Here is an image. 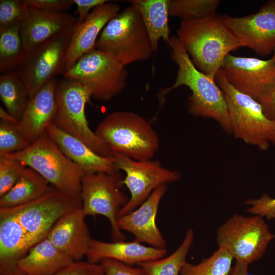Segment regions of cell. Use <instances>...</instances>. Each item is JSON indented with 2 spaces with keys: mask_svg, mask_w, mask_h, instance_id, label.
<instances>
[{
  "mask_svg": "<svg viewBox=\"0 0 275 275\" xmlns=\"http://www.w3.org/2000/svg\"><path fill=\"white\" fill-rule=\"evenodd\" d=\"M167 44L170 48L171 59L178 69L174 84L159 92L160 99L162 100L172 90L182 86H186L191 92L187 100L188 113L195 117L212 119L227 133H231L226 99L215 80L197 68L176 36L170 37Z\"/></svg>",
  "mask_w": 275,
  "mask_h": 275,
  "instance_id": "1",
  "label": "cell"
},
{
  "mask_svg": "<svg viewBox=\"0 0 275 275\" xmlns=\"http://www.w3.org/2000/svg\"><path fill=\"white\" fill-rule=\"evenodd\" d=\"M195 66L214 79L230 52L241 47L225 24L223 15L181 20L177 36Z\"/></svg>",
  "mask_w": 275,
  "mask_h": 275,
  "instance_id": "2",
  "label": "cell"
},
{
  "mask_svg": "<svg viewBox=\"0 0 275 275\" xmlns=\"http://www.w3.org/2000/svg\"><path fill=\"white\" fill-rule=\"evenodd\" d=\"M95 132L112 154H120L134 160L151 159L159 148V136L150 122L133 112L108 114Z\"/></svg>",
  "mask_w": 275,
  "mask_h": 275,
  "instance_id": "3",
  "label": "cell"
},
{
  "mask_svg": "<svg viewBox=\"0 0 275 275\" xmlns=\"http://www.w3.org/2000/svg\"><path fill=\"white\" fill-rule=\"evenodd\" d=\"M95 49L111 52L123 65L149 59L154 53L140 12L131 3L109 20L101 31Z\"/></svg>",
  "mask_w": 275,
  "mask_h": 275,
  "instance_id": "4",
  "label": "cell"
},
{
  "mask_svg": "<svg viewBox=\"0 0 275 275\" xmlns=\"http://www.w3.org/2000/svg\"><path fill=\"white\" fill-rule=\"evenodd\" d=\"M215 80L226 99L231 133L261 151L275 146V123L265 116L261 104L234 88L221 69Z\"/></svg>",
  "mask_w": 275,
  "mask_h": 275,
  "instance_id": "5",
  "label": "cell"
},
{
  "mask_svg": "<svg viewBox=\"0 0 275 275\" xmlns=\"http://www.w3.org/2000/svg\"><path fill=\"white\" fill-rule=\"evenodd\" d=\"M17 160L45 178L57 190L80 194L84 171L45 132L25 149L0 155Z\"/></svg>",
  "mask_w": 275,
  "mask_h": 275,
  "instance_id": "6",
  "label": "cell"
},
{
  "mask_svg": "<svg viewBox=\"0 0 275 275\" xmlns=\"http://www.w3.org/2000/svg\"><path fill=\"white\" fill-rule=\"evenodd\" d=\"M63 76L82 83L92 98L108 101L125 90L128 72L112 53L95 49L80 57Z\"/></svg>",
  "mask_w": 275,
  "mask_h": 275,
  "instance_id": "7",
  "label": "cell"
},
{
  "mask_svg": "<svg viewBox=\"0 0 275 275\" xmlns=\"http://www.w3.org/2000/svg\"><path fill=\"white\" fill-rule=\"evenodd\" d=\"M56 94L58 108L53 123L98 154L112 156L107 145L89 126L85 108L92 98L90 91L80 81L65 78L58 82Z\"/></svg>",
  "mask_w": 275,
  "mask_h": 275,
  "instance_id": "8",
  "label": "cell"
},
{
  "mask_svg": "<svg viewBox=\"0 0 275 275\" xmlns=\"http://www.w3.org/2000/svg\"><path fill=\"white\" fill-rule=\"evenodd\" d=\"M123 178L119 171L114 173H84L81 180V209L86 216L101 215L109 221L113 241H126L118 227L119 211L129 198L123 192Z\"/></svg>",
  "mask_w": 275,
  "mask_h": 275,
  "instance_id": "9",
  "label": "cell"
},
{
  "mask_svg": "<svg viewBox=\"0 0 275 275\" xmlns=\"http://www.w3.org/2000/svg\"><path fill=\"white\" fill-rule=\"evenodd\" d=\"M274 237L263 217L257 215L234 214L216 232L218 248L226 250L236 261L249 265L262 257Z\"/></svg>",
  "mask_w": 275,
  "mask_h": 275,
  "instance_id": "10",
  "label": "cell"
},
{
  "mask_svg": "<svg viewBox=\"0 0 275 275\" xmlns=\"http://www.w3.org/2000/svg\"><path fill=\"white\" fill-rule=\"evenodd\" d=\"M81 206L80 194L56 189L31 202L5 209L16 219L34 246L47 236L61 217Z\"/></svg>",
  "mask_w": 275,
  "mask_h": 275,
  "instance_id": "11",
  "label": "cell"
},
{
  "mask_svg": "<svg viewBox=\"0 0 275 275\" xmlns=\"http://www.w3.org/2000/svg\"><path fill=\"white\" fill-rule=\"evenodd\" d=\"M115 167L126 176L123 179L130 193L127 203L119 211L117 218L140 206L158 187L174 183L181 178L177 171L162 166L158 160H137L122 154H112Z\"/></svg>",
  "mask_w": 275,
  "mask_h": 275,
  "instance_id": "12",
  "label": "cell"
},
{
  "mask_svg": "<svg viewBox=\"0 0 275 275\" xmlns=\"http://www.w3.org/2000/svg\"><path fill=\"white\" fill-rule=\"evenodd\" d=\"M72 30L55 36L26 52L16 72L24 83L30 98L56 75L65 72Z\"/></svg>",
  "mask_w": 275,
  "mask_h": 275,
  "instance_id": "13",
  "label": "cell"
},
{
  "mask_svg": "<svg viewBox=\"0 0 275 275\" xmlns=\"http://www.w3.org/2000/svg\"><path fill=\"white\" fill-rule=\"evenodd\" d=\"M221 69L234 88L260 103L275 89V51L268 60L229 53Z\"/></svg>",
  "mask_w": 275,
  "mask_h": 275,
  "instance_id": "14",
  "label": "cell"
},
{
  "mask_svg": "<svg viewBox=\"0 0 275 275\" xmlns=\"http://www.w3.org/2000/svg\"><path fill=\"white\" fill-rule=\"evenodd\" d=\"M225 24L241 47L261 56L275 51V0H269L257 12L242 17L223 15Z\"/></svg>",
  "mask_w": 275,
  "mask_h": 275,
  "instance_id": "15",
  "label": "cell"
},
{
  "mask_svg": "<svg viewBox=\"0 0 275 275\" xmlns=\"http://www.w3.org/2000/svg\"><path fill=\"white\" fill-rule=\"evenodd\" d=\"M167 184L156 188L150 196L132 211L117 218L120 230L132 234L135 240L158 249H167V242L156 223L160 202L167 192Z\"/></svg>",
  "mask_w": 275,
  "mask_h": 275,
  "instance_id": "16",
  "label": "cell"
},
{
  "mask_svg": "<svg viewBox=\"0 0 275 275\" xmlns=\"http://www.w3.org/2000/svg\"><path fill=\"white\" fill-rule=\"evenodd\" d=\"M120 9L119 5L107 2L94 8L82 22H76L66 56L65 72L82 56L95 49L101 31Z\"/></svg>",
  "mask_w": 275,
  "mask_h": 275,
  "instance_id": "17",
  "label": "cell"
},
{
  "mask_svg": "<svg viewBox=\"0 0 275 275\" xmlns=\"http://www.w3.org/2000/svg\"><path fill=\"white\" fill-rule=\"evenodd\" d=\"M58 79L53 78L30 98L17 128L31 144L44 134L53 123L57 112L56 88Z\"/></svg>",
  "mask_w": 275,
  "mask_h": 275,
  "instance_id": "18",
  "label": "cell"
},
{
  "mask_svg": "<svg viewBox=\"0 0 275 275\" xmlns=\"http://www.w3.org/2000/svg\"><path fill=\"white\" fill-rule=\"evenodd\" d=\"M81 207L71 210L54 224L47 237L58 249L74 261L86 257L92 238Z\"/></svg>",
  "mask_w": 275,
  "mask_h": 275,
  "instance_id": "19",
  "label": "cell"
},
{
  "mask_svg": "<svg viewBox=\"0 0 275 275\" xmlns=\"http://www.w3.org/2000/svg\"><path fill=\"white\" fill-rule=\"evenodd\" d=\"M77 21L72 14L28 7L26 15L19 27L26 52L59 34L72 30Z\"/></svg>",
  "mask_w": 275,
  "mask_h": 275,
  "instance_id": "20",
  "label": "cell"
},
{
  "mask_svg": "<svg viewBox=\"0 0 275 275\" xmlns=\"http://www.w3.org/2000/svg\"><path fill=\"white\" fill-rule=\"evenodd\" d=\"M167 253V249L146 246L135 240L106 242L92 239L86 257L87 261L94 263L108 259L132 266L160 259Z\"/></svg>",
  "mask_w": 275,
  "mask_h": 275,
  "instance_id": "21",
  "label": "cell"
},
{
  "mask_svg": "<svg viewBox=\"0 0 275 275\" xmlns=\"http://www.w3.org/2000/svg\"><path fill=\"white\" fill-rule=\"evenodd\" d=\"M63 152L84 173H114L118 171L112 156L106 157L94 151L75 136L51 124L46 131Z\"/></svg>",
  "mask_w": 275,
  "mask_h": 275,
  "instance_id": "22",
  "label": "cell"
},
{
  "mask_svg": "<svg viewBox=\"0 0 275 275\" xmlns=\"http://www.w3.org/2000/svg\"><path fill=\"white\" fill-rule=\"evenodd\" d=\"M74 261L46 237L16 261L15 268L18 275H53Z\"/></svg>",
  "mask_w": 275,
  "mask_h": 275,
  "instance_id": "23",
  "label": "cell"
},
{
  "mask_svg": "<svg viewBox=\"0 0 275 275\" xmlns=\"http://www.w3.org/2000/svg\"><path fill=\"white\" fill-rule=\"evenodd\" d=\"M56 189L38 173L26 167L11 189L0 197V208H11L31 202Z\"/></svg>",
  "mask_w": 275,
  "mask_h": 275,
  "instance_id": "24",
  "label": "cell"
},
{
  "mask_svg": "<svg viewBox=\"0 0 275 275\" xmlns=\"http://www.w3.org/2000/svg\"><path fill=\"white\" fill-rule=\"evenodd\" d=\"M170 0L129 1L139 9L150 37L154 53L158 50L161 38L167 44L170 38L168 18Z\"/></svg>",
  "mask_w": 275,
  "mask_h": 275,
  "instance_id": "25",
  "label": "cell"
},
{
  "mask_svg": "<svg viewBox=\"0 0 275 275\" xmlns=\"http://www.w3.org/2000/svg\"><path fill=\"white\" fill-rule=\"evenodd\" d=\"M0 98L6 110L19 121L30 96L24 83L17 72L1 75Z\"/></svg>",
  "mask_w": 275,
  "mask_h": 275,
  "instance_id": "26",
  "label": "cell"
},
{
  "mask_svg": "<svg viewBox=\"0 0 275 275\" xmlns=\"http://www.w3.org/2000/svg\"><path fill=\"white\" fill-rule=\"evenodd\" d=\"M192 229L187 230L180 246L171 255L138 264L147 275H180L194 239Z\"/></svg>",
  "mask_w": 275,
  "mask_h": 275,
  "instance_id": "27",
  "label": "cell"
},
{
  "mask_svg": "<svg viewBox=\"0 0 275 275\" xmlns=\"http://www.w3.org/2000/svg\"><path fill=\"white\" fill-rule=\"evenodd\" d=\"M19 27L0 29V71L2 73L17 67L26 54Z\"/></svg>",
  "mask_w": 275,
  "mask_h": 275,
  "instance_id": "28",
  "label": "cell"
},
{
  "mask_svg": "<svg viewBox=\"0 0 275 275\" xmlns=\"http://www.w3.org/2000/svg\"><path fill=\"white\" fill-rule=\"evenodd\" d=\"M233 259L226 250L218 248L211 256L198 264L186 262L180 275H229Z\"/></svg>",
  "mask_w": 275,
  "mask_h": 275,
  "instance_id": "29",
  "label": "cell"
},
{
  "mask_svg": "<svg viewBox=\"0 0 275 275\" xmlns=\"http://www.w3.org/2000/svg\"><path fill=\"white\" fill-rule=\"evenodd\" d=\"M219 0H170L169 16L182 20L199 19L215 14Z\"/></svg>",
  "mask_w": 275,
  "mask_h": 275,
  "instance_id": "30",
  "label": "cell"
},
{
  "mask_svg": "<svg viewBox=\"0 0 275 275\" xmlns=\"http://www.w3.org/2000/svg\"><path fill=\"white\" fill-rule=\"evenodd\" d=\"M30 144L16 125L0 121V155L22 151Z\"/></svg>",
  "mask_w": 275,
  "mask_h": 275,
  "instance_id": "31",
  "label": "cell"
},
{
  "mask_svg": "<svg viewBox=\"0 0 275 275\" xmlns=\"http://www.w3.org/2000/svg\"><path fill=\"white\" fill-rule=\"evenodd\" d=\"M28 10V7L23 0H1L0 29L20 25Z\"/></svg>",
  "mask_w": 275,
  "mask_h": 275,
  "instance_id": "32",
  "label": "cell"
},
{
  "mask_svg": "<svg viewBox=\"0 0 275 275\" xmlns=\"http://www.w3.org/2000/svg\"><path fill=\"white\" fill-rule=\"evenodd\" d=\"M26 167L17 160L0 156V197L11 189Z\"/></svg>",
  "mask_w": 275,
  "mask_h": 275,
  "instance_id": "33",
  "label": "cell"
},
{
  "mask_svg": "<svg viewBox=\"0 0 275 275\" xmlns=\"http://www.w3.org/2000/svg\"><path fill=\"white\" fill-rule=\"evenodd\" d=\"M244 204L250 206L247 212L253 215L266 217L268 220L275 219V198L263 194L258 199L247 200Z\"/></svg>",
  "mask_w": 275,
  "mask_h": 275,
  "instance_id": "34",
  "label": "cell"
},
{
  "mask_svg": "<svg viewBox=\"0 0 275 275\" xmlns=\"http://www.w3.org/2000/svg\"><path fill=\"white\" fill-rule=\"evenodd\" d=\"M101 264L88 261H74L53 275H103Z\"/></svg>",
  "mask_w": 275,
  "mask_h": 275,
  "instance_id": "35",
  "label": "cell"
},
{
  "mask_svg": "<svg viewBox=\"0 0 275 275\" xmlns=\"http://www.w3.org/2000/svg\"><path fill=\"white\" fill-rule=\"evenodd\" d=\"M100 263L103 268V275H147L139 266L133 267L112 259H103Z\"/></svg>",
  "mask_w": 275,
  "mask_h": 275,
  "instance_id": "36",
  "label": "cell"
},
{
  "mask_svg": "<svg viewBox=\"0 0 275 275\" xmlns=\"http://www.w3.org/2000/svg\"><path fill=\"white\" fill-rule=\"evenodd\" d=\"M29 8L54 12H65L74 4L73 0H23Z\"/></svg>",
  "mask_w": 275,
  "mask_h": 275,
  "instance_id": "37",
  "label": "cell"
},
{
  "mask_svg": "<svg viewBox=\"0 0 275 275\" xmlns=\"http://www.w3.org/2000/svg\"><path fill=\"white\" fill-rule=\"evenodd\" d=\"M73 3L77 7V12L78 15L77 22L84 21L89 14L90 11L96 7L105 4L109 1L106 0H73Z\"/></svg>",
  "mask_w": 275,
  "mask_h": 275,
  "instance_id": "38",
  "label": "cell"
},
{
  "mask_svg": "<svg viewBox=\"0 0 275 275\" xmlns=\"http://www.w3.org/2000/svg\"><path fill=\"white\" fill-rule=\"evenodd\" d=\"M260 103L265 116L275 123V89Z\"/></svg>",
  "mask_w": 275,
  "mask_h": 275,
  "instance_id": "39",
  "label": "cell"
},
{
  "mask_svg": "<svg viewBox=\"0 0 275 275\" xmlns=\"http://www.w3.org/2000/svg\"><path fill=\"white\" fill-rule=\"evenodd\" d=\"M249 264L236 261L235 266L231 271L230 275H249Z\"/></svg>",
  "mask_w": 275,
  "mask_h": 275,
  "instance_id": "40",
  "label": "cell"
},
{
  "mask_svg": "<svg viewBox=\"0 0 275 275\" xmlns=\"http://www.w3.org/2000/svg\"><path fill=\"white\" fill-rule=\"evenodd\" d=\"M0 118L2 121L16 125L19 123V120L17 119L10 114L6 109H5L1 106L0 107Z\"/></svg>",
  "mask_w": 275,
  "mask_h": 275,
  "instance_id": "41",
  "label": "cell"
}]
</instances>
